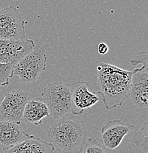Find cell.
Wrapping results in <instances>:
<instances>
[{
    "mask_svg": "<svg viewBox=\"0 0 148 153\" xmlns=\"http://www.w3.org/2000/svg\"><path fill=\"white\" fill-rule=\"evenodd\" d=\"M49 116L48 108L41 99L28 100L24 111L22 121L27 123L39 125L44 118Z\"/></svg>",
    "mask_w": 148,
    "mask_h": 153,
    "instance_id": "4fadbf2b",
    "label": "cell"
},
{
    "mask_svg": "<svg viewBox=\"0 0 148 153\" xmlns=\"http://www.w3.org/2000/svg\"><path fill=\"white\" fill-rule=\"evenodd\" d=\"M97 51L100 55H106L109 52V46L104 42L100 43L97 47Z\"/></svg>",
    "mask_w": 148,
    "mask_h": 153,
    "instance_id": "ac0fdd59",
    "label": "cell"
},
{
    "mask_svg": "<svg viewBox=\"0 0 148 153\" xmlns=\"http://www.w3.org/2000/svg\"><path fill=\"white\" fill-rule=\"evenodd\" d=\"M29 100L28 93L24 91L14 90L5 94L0 102V119L20 124Z\"/></svg>",
    "mask_w": 148,
    "mask_h": 153,
    "instance_id": "8992f818",
    "label": "cell"
},
{
    "mask_svg": "<svg viewBox=\"0 0 148 153\" xmlns=\"http://www.w3.org/2000/svg\"><path fill=\"white\" fill-rule=\"evenodd\" d=\"M25 22L18 7L9 6L0 10V40L24 41Z\"/></svg>",
    "mask_w": 148,
    "mask_h": 153,
    "instance_id": "5b68a950",
    "label": "cell"
},
{
    "mask_svg": "<svg viewBox=\"0 0 148 153\" xmlns=\"http://www.w3.org/2000/svg\"><path fill=\"white\" fill-rule=\"evenodd\" d=\"M47 67L45 49L36 45L33 50L13 65V76L19 77L24 83H33Z\"/></svg>",
    "mask_w": 148,
    "mask_h": 153,
    "instance_id": "277c9868",
    "label": "cell"
},
{
    "mask_svg": "<svg viewBox=\"0 0 148 153\" xmlns=\"http://www.w3.org/2000/svg\"><path fill=\"white\" fill-rule=\"evenodd\" d=\"M89 87L86 81H77L71 84V113L74 116H80L84 110L91 108L102 100L100 91H90Z\"/></svg>",
    "mask_w": 148,
    "mask_h": 153,
    "instance_id": "52a82bcc",
    "label": "cell"
},
{
    "mask_svg": "<svg viewBox=\"0 0 148 153\" xmlns=\"http://www.w3.org/2000/svg\"><path fill=\"white\" fill-rule=\"evenodd\" d=\"M130 63L132 66H136L138 64H141L142 66H148L147 52L146 51L138 52L136 57L130 60Z\"/></svg>",
    "mask_w": 148,
    "mask_h": 153,
    "instance_id": "e0dca14e",
    "label": "cell"
},
{
    "mask_svg": "<svg viewBox=\"0 0 148 153\" xmlns=\"http://www.w3.org/2000/svg\"><path fill=\"white\" fill-rule=\"evenodd\" d=\"M54 150L50 143L31 135L26 141L4 149L3 153H52Z\"/></svg>",
    "mask_w": 148,
    "mask_h": 153,
    "instance_id": "7c38bea8",
    "label": "cell"
},
{
    "mask_svg": "<svg viewBox=\"0 0 148 153\" xmlns=\"http://www.w3.org/2000/svg\"><path fill=\"white\" fill-rule=\"evenodd\" d=\"M13 65L0 63V88L10 83V79L13 76Z\"/></svg>",
    "mask_w": 148,
    "mask_h": 153,
    "instance_id": "9a60e30c",
    "label": "cell"
},
{
    "mask_svg": "<svg viewBox=\"0 0 148 153\" xmlns=\"http://www.w3.org/2000/svg\"><path fill=\"white\" fill-rule=\"evenodd\" d=\"M148 122H145L139 130L133 135V142L144 152H148Z\"/></svg>",
    "mask_w": 148,
    "mask_h": 153,
    "instance_id": "5bb4252c",
    "label": "cell"
},
{
    "mask_svg": "<svg viewBox=\"0 0 148 153\" xmlns=\"http://www.w3.org/2000/svg\"><path fill=\"white\" fill-rule=\"evenodd\" d=\"M36 44L32 39L26 41L0 40V63L14 65L33 50Z\"/></svg>",
    "mask_w": 148,
    "mask_h": 153,
    "instance_id": "ba28073f",
    "label": "cell"
},
{
    "mask_svg": "<svg viewBox=\"0 0 148 153\" xmlns=\"http://www.w3.org/2000/svg\"><path fill=\"white\" fill-rule=\"evenodd\" d=\"M85 150L86 153H106L104 146L97 140L93 138L87 140Z\"/></svg>",
    "mask_w": 148,
    "mask_h": 153,
    "instance_id": "2e32d148",
    "label": "cell"
},
{
    "mask_svg": "<svg viewBox=\"0 0 148 153\" xmlns=\"http://www.w3.org/2000/svg\"><path fill=\"white\" fill-rule=\"evenodd\" d=\"M134 130V126L119 119L110 120L101 130L102 142L104 146L114 149L118 147L127 134Z\"/></svg>",
    "mask_w": 148,
    "mask_h": 153,
    "instance_id": "30bf717a",
    "label": "cell"
},
{
    "mask_svg": "<svg viewBox=\"0 0 148 153\" xmlns=\"http://www.w3.org/2000/svg\"><path fill=\"white\" fill-rule=\"evenodd\" d=\"M31 135L24 131L20 124L0 121V145L5 149L26 141Z\"/></svg>",
    "mask_w": 148,
    "mask_h": 153,
    "instance_id": "8fae6325",
    "label": "cell"
},
{
    "mask_svg": "<svg viewBox=\"0 0 148 153\" xmlns=\"http://www.w3.org/2000/svg\"><path fill=\"white\" fill-rule=\"evenodd\" d=\"M148 66H141L133 70L130 97L132 102L139 108L148 106Z\"/></svg>",
    "mask_w": 148,
    "mask_h": 153,
    "instance_id": "9c48e42d",
    "label": "cell"
},
{
    "mask_svg": "<svg viewBox=\"0 0 148 153\" xmlns=\"http://www.w3.org/2000/svg\"><path fill=\"white\" fill-rule=\"evenodd\" d=\"M47 139L59 152L80 153L87 143L85 123L69 115L55 119L47 132Z\"/></svg>",
    "mask_w": 148,
    "mask_h": 153,
    "instance_id": "7a4b0ae2",
    "label": "cell"
},
{
    "mask_svg": "<svg viewBox=\"0 0 148 153\" xmlns=\"http://www.w3.org/2000/svg\"><path fill=\"white\" fill-rule=\"evenodd\" d=\"M71 84L50 82L41 92V100L48 108L49 115L55 119L71 113Z\"/></svg>",
    "mask_w": 148,
    "mask_h": 153,
    "instance_id": "3957f363",
    "label": "cell"
},
{
    "mask_svg": "<svg viewBox=\"0 0 148 153\" xmlns=\"http://www.w3.org/2000/svg\"><path fill=\"white\" fill-rule=\"evenodd\" d=\"M97 70L102 101L106 109L122 106L130 97L133 71L106 63H100Z\"/></svg>",
    "mask_w": 148,
    "mask_h": 153,
    "instance_id": "6da1fadb",
    "label": "cell"
}]
</instances>
